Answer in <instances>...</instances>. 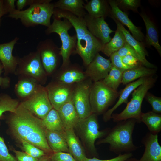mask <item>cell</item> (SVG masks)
Here are the masks:
<instances>
[{
  "mask_svg": "<svg viewBox=\"0 0 161 161\" xmlns=\"http://www.w3.org/2000/svg\"><path fill=\"white\" fill-rule=\"evenodd\" d=\"M6 122L11 135L20 143L25 141L44 151L47 154L53 153L48 144L46 137V129L42 125L41 120L20 104L15 112H10L7 117Z\"/></svg>",
  "mask_w": 161,
  "mask_h": 161,
  "instance_id": "obj_1",
  "label": "cell"
},
{
  "mask_svg": "<svg viewBox=\"0 0 161 161\" xmlns=\"http://www.w3.org/2000/svg\"><path fill=\"white\" fill-rule=\"evenodd\" d=\"M65 18L72 24L76 32L77 42L74 54L79 55L86 67L96 54L101 51L103 44L88 30L84 18L78 17L71 13L55 8L53 15Z\"/></svg>",
  "mask_w": 161,
  "mask_h": 161,
  "instance_id": "obj_2",
  "label": "cell"
},
{
  "mask_svg": "<svg viewBox=\"0 0 161 161\" xmlns=\"http://www.w3.org/2000/svg\"><path fill=\"white\" fill-rule=\"evenodd\" d=\"M136 122L134 119L117 122L104 138L98 140L97 144H109L110 150L118 155L136 150L139 147L134 144L132 134Z\"/></svg>",
  "mask_w": 161,
  "mask_h": 161,
  "instance_id": "obj_3",
  "label": "cell"
},
{
  "mask_svg": "<svg viewBox=\"0 0 161 161\" xmlns=\"http://www.w3.org/2000/svg\"><path fill=\"white\" fill-rule=\"evenodd\" d=\"M51 0H32L29 7L24 10L15 9L8 14L9 17L19 19L26 27L41 25L48 27L55 9Z\"/></svg>",
  "mask_w": 161,
  "mask_h": 161,
  "instance_id": "obj_4",
  "label": "cell"
},
{
  "mask_svg": "<svg viewBox=\"0 0 161 161\" xmlns=\"http://www.w3.org/2000/svg\"><path fill=\"white\" fill-rule=\"evenodd\" d=\"M53 21L50 25L45 30L46 35L53 33L58 34L61 42L60 48V54L62 59L61 67L65 66L70 63V57L74 54L77 42L76 35H70L69 30L73 27L70 22L67 19L61 18L53 16Z\"/></svg>",
  "mask_w": 161,
  "mask_h": 161,
  "instance_id": "obj_5",
  "label": "cell"
},
{
  "mask_svg": "<svg viewBox=\"0 0 161 161\" xmlns=\"http://www.w3.org/2000/svg\"><path fill=\"white\" fill-rule=\"evenodd\" d=\"M157 78L153 76L148 77L145 81L133 92L132 98L124 110L119 113L112 114L111 119L113 122H118L129 119H134L137 123H141L142 113L141 106L144 98L148 91L152 88Z\"/></svg>",
  "mask_w": 161,
  "mask_h": 161,
  "instance_id": "obj_6",
  "label": "cell"
},
{
  "mask_svg": "<svg viewBox=\"0 0 161 161\" xmlns=\"http://www.w3.org/2000/svg\"><path fill=\"white\" fill-rule=\"evenodd\" d=\"M119 93L110 88L102 80L92 83L89 93V101L92 113H104L119 96Z\"/></svg>",
  "mask_w": 161,
  "mask_h": 161,
  "instance_id": "obj_7",
  "label": "cell"
},
{
  "mask_svg": "<svg viewBox=\"0 0 161 161\" xmlns=\"http://www.w3.org/2000/svg\"><path fill=\"white\" fill-rule=\"evenodd\" d=\"M15 75L31 78L42 85L46 83L47 76L37 51L19 58Z\"/></svg>",
  "mask_w": 161,
  "mask_h": 161,
  "instance_id": "obj_8",
  "label": "cell"
},
{
  "mask_svg": "<svg viewBox=\"0 0 161 161\" xmlns=\"http://www.w3.org/2000/svg\"><path fill=\"white\" fill-rule=\"evenodd\" d=\"M97 116L92 113L86 118L80 119L75 128L77 129L89 151L95 157L98 156L95 146V141L105 136L109 131L99 130Z\"/></svg>",
  "mask_w": 161,
  "mask_h": 161,
  "instance_id": "obj_9",
  "label": "cell"
},
{
  "mask_svg": "<svg viewBox=\"0 0 161 161\" xmlns=\"http://www.w3.org/2000/svg\"><path fill=\"white\" fill-rule=\"evenodd\" d=\"M20 104L41 119L44 118L53 108L45 87L40 84L31 96L20 102Z\"/></svg>",
  "mask_w": 161,
  "mask_h": 161,
  "instance_id": "obj_10",
  "label": "cell"
},
{
  "mask_svg": "<svg viewBox=\"0 0 161 161\" xmlns=\"http://www.w3.org/2000/svg\"><path fill=\"white\" fill-rule=\"evenodd\" d=\"M41 61L47 75L52 74L56 70L60 63V48L51 39L47 38L40 41L36 47Z\"/></svg>",
  "mask_w": 161,
  "mask_h": 161,
  "instance_id": "obj_11",
  "label": "cell"
},
{
  "mask_svg": "<svg viewBox=\"0 0 161 161\" xmlns=\"http://www.w3.org/2000/svg\"><path fill=\"white\" fill-rule=\"evenodd\" d=\"M89 78L74 85L72 100L80 119L92 114L89 101V93L92 84Z\"/></svg>",
  "mask_w": 161,
  "mask_h": 161,
  "instance_id": "obj_12",
  "label": "cell"
},
{
  "mask_svg": "<svg viewBox=\"0 0 161 161\" xmlns=\"http://www.w3.org/2000/svg\"><path fill=\"white\" fill-rule=\"evenodd\" d=\"M74 84H68L55 80L46 87L49 100L53 108L58 110L72 99Z\"/></svg>",
  "mask_w": 161,
  "mask_h": 161,
  "instance_id": "obj_13",
  "label": "cell"
},
{
  "mask_svg": "<svg viewBox=\"0 0 161 161\" xmlns=\"http://www.w3.org/2000/svg\"><path fill=\"white\" fill-rule=\"evenodd\" d=\"M112 66L110 59L104 58L98 52L86 67L84 72L87 78L94 82H96L104 79Z\"/></svg>",
  "mask_w": 161,
  "mask_h": 161,
  "instance_id": "obj_14",
  "label": "cell"
},
{
  "mask_svg": "<svg viewBox=\"0 0 161 161\" xmlns=\"http://www.w3.org/2000/svg\"><path fill=\"white\" fill-rule=\"evenodd\" d=\"M90 32L103 44L109 42L112 38L110 34L114 32L110 29L103 17L93 18L87 14L83 18Z\"/></svg>",
  "mask_w": 161,
  "mask_h": 161,
  "instance_id": "obj_15",
  "label": "cell"
},
{
  "mask_svg": "<svg viewBox=\"0 0 161 161\" xmlns=\"http://www.w3.org/2000/svg\"><path fill=\"white\" fill-rule=\"evenodd\" d=\"M18 39L15 37L9 42L0 44V61L4 68V76L15 74L20 58L13 56L12 52Z\"/></svg>",
  "mask_w": 161,
  "mask_h": 161,
  "instance_id": "obj_16",
  "label": "cell"
},
{
  "mask_svg": "<svg viewBox=\"0 0 161 161\" xmlns=\"http://www.w3.org/2000/svg\"><path fill=\"white\" fill-rule=\"evenodd\" d=\"M107 1L110 7L109 16L112 18H115L122 25L126 26L135 39L140 42H142L145 37L139 28L134 24L129 18L126 13L118 7L115 0Z\"/></svg>",
  "mask_w": 161,
  "mask_h": 161,
  "instance_id": "obj_17",
  "label": "cell"
},
{
  "mask_svg": "<svg viewBox=\"0 0 161 161\" xmlns=\"http://www.w3.org/2000/svg\"><path fill=\"white\" fill-rule=\"evenodd\" d=\"M142 143L145 149L139 161H161V146L158 142V134L147 133Z\"/></svg>",
  "mask_w": 161,
  "mask_h": 161,
  "instance_id": "obj_18",
  "label": "cell"
},
{
  "mask_svg": "<svg viewBox=\"0 0 161 161\" xmlns=\"http://www.w3.org/2000/svg\"><path fill=\"white\" fill-rule=\"evenodd\" d=\"M56 81L68 84H74L86 79L85 72L79 66L70 63L64 67H61Z\"/></svg>",
  "mask_w": 161,
  "mask_h": 161,
  "instance_id": "obj_19",
  "label": "cell"
},
{
  "mask_svg": "<svg viewBox=\"0 0 161 161\" xmlns=\"http://www.w3.org/2000/svg\"><path fill=\"white\" fill-rule=\"evenodd\" d=\"M58 111L64 129L76 128L80 119L74 106L72 98Z\"/></svg>",
  "mask_w": 161,
  "mask_h": 161,
  "instance_id": "obj_20",
  "label": "cell"
},
{
  "mask_svg": "<svg viewBox=\"0 0 161 161\" xmlns=\"http://www.w3.org/2000/svg\"><path fill=\"white\" fill-rule=\"evenodd\" d=\"M148 77L140 78L134 81L127 84L125 88L119 93V99L114 106L104 113L103 119L104 122H107L110 120L113 112L121 105L123 103H127L128 102V98L130 95L135 89L143 84Z\"/></svg>",
  "mask_w": 161,
  "mask_h": 161,
  "instance_id": "obj_21",
  "label": "cell"
},
{
  "mask_svg": "<svg viewBox=\"0 0 161 161\" xmlns=\"http://www.w3.org/2000/svg\"><path fill=\"white\" fill-rule=\"evenodd\" d=\"M64 134L69 153L77 161H83L87 157L84 148L75 133L74 129H64Z\"/></svg>",
  "mask_w": 161,
  "mask_h": 161,
  "instance_id": "obj_22",
  "label": "cell"
},
{
  "mask_svg": "<svg viewBox=\"0 0 161 161\" xmlns=\"http://www.w3.org/2000/svg\"><path fill=\"white\" fill-rule=\"evenodd\" d=\"M18 78L15 85L14 92L17 97L23 101L31 96L40 84L30 77L19 76Z\"/></svg>",
  "mask_w": 161,
  "mask_h": 161,
  "instance_id": "obj_23",
  "label": "cell"
},
{
  "mask_svg": "<svg viewBox=\"0 0 161 161\" xmlns=\"http://www.w3.org/2000/svg\"><path fill=\"white\" fill-rule=\"evenodd\" d=\"M84 8L87 14L91 17L97 18L103 17L105 18L109 16L110 7L106 0H90L86 1Z\"/></svg>",
  "mask_w": 161,
  "mask_h": 161,
  "instance_id": "obj_24",
  "label": "cell"
},
{
  "mask_svg": "<svg viewBox=\"0 0 161 161\" xmlns=\"http://www.w3.org/2000/svg\"><path fill=\"white\" fill-rule=\"evenodd\" d=\"M64 131L46 130V137L48 144L53 153H69Z\"/></svg>",
  "mask_w": 161,
  "mask_h": 161,
  "instance_id": "obj_25",
  "label": "cell"
},
{
  "mask_svg": "<svg viewBox=\"0 0 161 161\" xmlns=\"http://www.w3.org/2000/svg\"><path fill=\"white\" fill-rule=\"evenodd\" d=\"M140 15L144 22L146 29L145 38L146 44L148 46H153L161 56V46L159 43L158 32L156 27L145 13H141Z\"/></svg>",
  "mask_w": 161,
  "mask_h": 161,
  "instance_id": "obj_26",
  "label": "cell"
},
{
  "mask_svg": "<svg viewBox=\"0 0 161 161\" xmlns=\"http://www.w3.org/2000/svg\"><path fill=\"white\" fill-rule=\"evenodd\" d=\"M53 4L55 8L68 11L78 17L83 18L87 14L83 0H59Z\"/></svg>",
  "mask_w": 161,
  "mask_h": 161,
  "instance_id": "obj_27",
  "label": "cell"
},
{
  "mask_svg": "<svg viewBox=\"0 0 161 161\" xmlns=\"http://www.w3.org/2000/svg\"><path fill=\"white\" fill-rule=\"evenodd\" d=\"M157 71L156 69H151L143 65L125 71L123 73L122 83L126 85L140 78L153 76Z\"/></svg>",
  "mask_w": 161,
  "mask_h": 161,
  "instance_id": "obj_28",
  "label": "cell"
},
{
  "mask_svg": "<svg viewBox=\"0 0 161 161\" xmlns=\"http://www.w3.org/2000/svg\"><path fill=\"white\" fill-rule=\"evenodd\" d=\"M126 41L122 32L117 27L115 35L110 41L103 44L101 52L108 57L117 52L124 45Z\"/></svg>",
  "mask_w": 161,
  "mask_h": 161,
  "instance_id": "obj_29",
  "label": "cell"
},
{
  "mask_svg": "<svg viewBox=\"0 0 161 161\" xmlns=\"http://www.w3.org/2000/svg\"><path fill=\"white\" fill-rule=\"evenodd\" d=\"M141 122L143 123L147 126L150 133L158 134L161 131V114L150 111L142 113Z\"/></svg>",
  "mask_w": 161,
  "mask_h": 161,
  "instance_id": "obj_30",
  "label": "cell"
},
{
  "mask_svg": "<svg viewBox=\"0 0 161 161\" xmlns=\"http://www.w3.org/2000/svg\"><path fill=\"white\" fill-rule=\"evenodd\" d=\"M116 24L117 27L123 33L126 43L132 47L140 55L144 58L148 56V53L142 42L137 40L131 34L123 25L115 18H112Z\"/></svg>",
  "mask_w": 161,
  "mask_h": 161,
  "instance_id": "obj_31",
  "label": "cell"
},
{
  "mask_svg": "<svg viewBox=\"0 0 161 161\" xmlns=\"http://www.w3.org/2000/svg\"><path fill=\"white\" fill-rule=\"evenodd\" d=\"M41 120L42 125L47 130L63 131L64 128L58 111L52 108Z\"/></svg>",
  "mask_w": 161,
  "mask_h": 161,
  "instance_id": "obj_32",
  "label": "cell"
},
{
  "mask_svg": "<svg viewBox=\"0 0 161 161\" xmlns=\"http://www.w3.org/2000/svg\"><path fill=\"white\" fill-rule=\"evenodd\" d=\"M20 103L18 99L13 98L6 93H0V119L4 117L3 114L6 112H15Z\"/></svg>",
  "mask_w": 161,
  "mask_h": 161,
  "instance_id": "obj_33",
  "label": "cell"
},
{
  "mask_svg": "<svg viewBox=\"0 0 161 161\" xmlns=\"http://www.w3.org/2000/svg\"><path fill=\"white\" fill-rule=\"evenodd\" d=\"M123 72L112 66L108 75L102 81L110 88L117 91L119 86L122 83Z\"/></svg>",
  "mask_w": 161,
  "mask_h": 161,
  "instance_id": "obj_34",
  "label": "cell"
},
{
  "mask_svg": "<svg viewBox=\"0 0 161 161\" xmlns=\"http://www.w3.org/2000/svg\"><path fill=\"white\" fill-rule=\"evenodd\" d=\"M116 52L121 57L128 55L134 57L141 63L143 66L146 67L156 69L155 65L149 62L145 58H144L140 55L126 42L124 46Z\"/></svg>",
  "mask_w": 161,
  "mask_h": 161,
  "instance_id": "obj_35",
  "label": "cell"
},
{
  "mask_svg": "<svg viewBox=\"0 0 161 161\" xmlns=\"http://www.w3.org/2000/svg\"><path fill=\"white\" fill-rule=\"evenodd\" d=\"M20 143L21 148L24 152L33 157L39 158L47 154L44 151L26 141H22Z\"/></svg>",
  "mask_w": 161,
  "mask_h": 161,
  "instance_id": "obj_36",
  "label": "cell"
},
{
  "mask_svg": "<svg viewBox=\"0 0 161 161\" xmlns=\"http://www.w3.org/2000/svg\"><path fill=\"white\" fill-rule=\"evenodd\" d=\"M118 7L121 9L128 10H131L138 12V8L140 4V0H115Z\"/></svg>",
  "mask_w": 161,
  "mask_h": 161,
  "instance_id": "obj_37",
  "label": "cell"
},
{
  "mask_svg": "<svg viewBox=\"0 0 161 161\" xmlns=\"http://www.w3.org/2000/svg\"><path fill=\"white\" fill-rule=\"evenodd\" d=\"M144 98L151 105L152 107V111L157 113L161 114V97L156 96L151 93L148 92Z\"/></svg>",
  "mask_w": 161,
  "mask_h": 161,
  "instance_id": "obj_38",
  "label": "cell"
},
{
  "mask_svg": "<svg viewBox=\"0 0 161 161\" xmlns=\"http://www.w3.org/2000/svg\"><path fill=\"white\" fill-rule=\"evenodd\" d=\"M0 161H18L16 157L9 153L4 139L0 135Z\"/></svg>",
  "mask_w": 161,
  "mask_h": 161,
  "instance_id": "obj_39",
  "label": "cell"
},
{
  "mask_svg": "<svg viewBox=\"0 0 161 161\" xmlns=\"http://www.w3.org/2000/svg\"><path fill=\"white\" fill-rule=\"evenodd\" d=\"M109 59L112 66L123 72L135 68L128 66L124 64L122 60L121 57L119 56L117 52L112 55L110 56Z\"/></svg>",
  "mask_w": 161,
  "mask_h": 161,
  "instance_id": "obj_40",
  "label": "cell"
},
{
  "mask_svg": "<svg viewBox=\"0 0 161 161\" xmlns=\"http://www.w3.org/2000/svg\"><path fill=\"white\" fill-rule=\"evenodd\" d=\"M132 153H125L118 155L117 157L109 159L101 160L94 157L92 158L86 157L83 161H126L132 157Z\"/></svg>",
  "mask_w": 161,
  "mask_h": 161,
  "instance_id": "obj_41",
  "label": "cell"
},
{
  "mask_svg": "<svg viewBox=\"0 0 161 161\" xmlns=\"http://www.w3.org/2000/svg\"><path fill=\"white\" fill-rule=\"evenodd\" d=\"M51 159L53 161H77L69 153L61 152L52 153Z\"/></svg>",
  "mask_w": 161,
  "mask_h": 161,
  "instance_id": "obj_42",
  "label": "cell"
},
{
  "mask_svg": "<svg viewBox=\"0 0 161 161\" xmlns=\"http://www.w3.org/2000/svg\"><path fill=\"white\" fill-rule=\"evenodd\" d=\"M10 148L15 154L18 161H38L39 159L33 157L24 152L16 150L13 148Z\"/></svg>",
  "mask_w": 161,
  "mask_h": 161,
  "instance_id": "obj_43",
  "label": "cell"
},
{
  "mask_svg": "<svg viewBox=\"0 0 161 161\" xmlns=\"http://www.w3.org/2000/svg\"><path fill=\"white\" fill-rule=\"evenodd\" d=\"M121 59L124 64L130 67L135 68L143 65L138 59L130 55L124 56L121 57Z\"/></svg>",
  "mask_w": 161,
  "mask_h": 161,
  "instance_id": "obj_44",
  "label": "cell"
},
{
  "mask_svg": "<svg viewBox=\"0 0 161 161\" xmlns=\"http://www.w3.org/2000/svg\"><path fill=\"white\" fill-rule=\"evenodd\" d=\"M4 72L3 66L0 61V87L3 89H7L9 87L11 79L8 76L2 77L1 76L2 73Z\"/></svg>",
  "mask_w": 161,
  "mask_h": 161,
  "instance_id": "obj_45",
  "label": "cell"
},
{
  "mask_svg": "<svg viewBox=\"0 0 161 161\" xmlns=\"http://www.w3.org/2000/svg\"><path fill=\"white\" fill-rule=\"evenodd\" d=\"M11 11L6 0H0V25L2 17L5 14H8Z\"/></svg>",
  "mask_w": 161,
  "mask_h": 161,
  "instance_id": "obj_46",
  "label": "cell"
},
{
  "mask_svg": "<svg viewBox=\"0 0 161 161\" xmlns=\"http://www.w3.org/2000/svg\"><path fill=\"white\" fill-rule=\"evenodd\" d=\"M32 2V0H18L16 1L17 10H21L24 7L27 5L30 6Z\"/></svg>",
  "mask_w": 161,
  "mask_h": 161,
  "instance_id": "obj_47",
  "label": "cell"
},
{
  "mask_svg": "<svg viewBox=\"0 0 161 161\" xmlns=\"http://www.w3.org/2000/svg\"><path fill=\"white\" fill-rule=\"evenodd\" d=\"M51 154H47L39 158L38 161H49L51 159Z\"/></svg>",
  "mask_w": 161,
  "mask_h": 161,
  "instance_id": "obj_48",
  "label": "cell"
},
{
  "mask_svg": "<svg viewBox=\"0 0 161 161\" xmlns=\"http://www.w3.org/2000/svg\"><path fill=\"white\" fill-rule=\"evenodd\" d=\"M126 161H139V160L135 158H132V157L128 159Z\"/></svg>",
  "mask_w": 161,
  "mask_h": 161,
  "instance_id": "obj_49",
  "label": "cell"
},
{
  "mask_svg": "<svg viewBox=\"0 0 161 161\" xmlns=\"http://www.w3.org/2000/svg\"><path fill=\"white\" fill-rule=\"evenodd\" d=\"M49 161H53L51 159Z\"/></svg>",
  "mask_w": 161,
  "mask_h": 161,
  "instance_id": "obj_50",
  "label": "cell"
}]
</instances>
